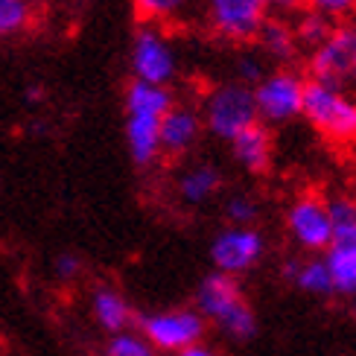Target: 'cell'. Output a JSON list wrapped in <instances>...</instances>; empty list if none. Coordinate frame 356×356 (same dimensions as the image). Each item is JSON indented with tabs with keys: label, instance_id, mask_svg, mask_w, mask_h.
I'll list each match as a JSON object with an SVG mask.
<instances>
[{
	"label": "cell",
	"instance_id": "obj_31",
	"mask_svg": "<svg viewBox=\"0 0 356 356\" xmlns=\"http://www.w3.org/2000/svg\"><path fill=\"white\" fill-rule=\"evenodd\" d=\"M353 313H356V295H353Z\"/></svg>",
	"mask_w": 356,
	"mask_h": 356
},
{
	"label": "cell",
	"instance_id": "obj_20",
	"mask_svg": "<svg viewBox=\"0 0 356 356\" xmlns=\"http://www.w3.org/2000/svg\"><path fill=\"white\" fill-rule=\"evenodd\" d=\"M330 29H333V21L327 18V15L313 12V9H307V6H301L298 12H295L292 33H295V38H298V47L313 50L316 44H321L324 38L330 35Z\"/></svg>",
	"mask_w": 356,
	"mask_h": 356
},
{
	"label": "cell",
	"instance_id": "obj_2",
	"mask_svg": "<svg viewBox=\"0 0 356 356\" xmlns=\"http://www.w3.org/2000/svg\"><path fill=\"white\" fill-rule=\"evenodd\" d=\"M301 117L324 140L339 146L356 143V94H348L345 85L307 79Z\"/></svg>",
	"mask_w": 356,
	"mask_h": 356
},
{
	"label": "cell",
	"instance_id": "obj_15",
	"mask_svg": "<svg viewBox=\"0 0 356 356\" xmlns=\"http://www.w3.org/2000/svg\"><path fill=\"white\" fill-rule=\"evenodd\" d=\"M254 44L257 50L263 53V58H269L275 65H289L295 62V56H298V38L292 33V24L286 18H280V15H269V18L263 21L260 33L254 35Z\"/></svg>",
	"mask_w": 356,
	"mask_h": 356
},
{
	"label": "cell",
	"instance_id": "obj_22",
	"mask_svg": "<svg viewBox=\"0 0 356 356\" xmlns=\"http://www.w3.org/2000/svg\"><path fill=\"white\" fill-rule=\"evenodd\" d=\"M106 356H155V348L149 345V339L135 330H120L111 333L108 345H106Z\"/></svg>",
	"mask_w": 356,
	"mask_h": 356
},
{
	"label": "cell",
	"instance_id": "obj_9",
	"mask_svg": "<svg viewBox=\"0 0 356 356\" xmlns=\"http://www.w3.org/2000/svg\"><path fill=\"white\" fill-rule=\"evenodd\" d=\"M207 254H211V263H213L216 272L240 277L263 260L266 236L254 225H228L213 236Z\"/></svg>",
	"mask_w": 356,
	"mask_h": 356
},
{
	"label": "cell",
	"instance_id": "obj_13",
	"mask_svg": "<svg viewBox=\"0 0 356 356\" xmlns=\"http://www.w3.org/2000/svg\"><path fill=\"white\" fill-rule=\"evenodd\" d=\"M231 155L245 172L251 175H263L266 170L272 167V155H275V138L272 129L266 123H251L245 126L240 135L231 138Z\"/></svg>",
	"mask_w": 356,
	"mask_h": 356
},
{
	"label": "cell",
	"instance_id": "obj_16",
	"mask_svg": "<svg viewBox=\"0 0 356 356\" xmlns=\"http://www.w3.org/2000/svg\"><path fill=\"white\" fill-rule=\"evenodd\" d=\"M222 187V172L213 164H190L181 170L175 181V193L178 199L190 207H199L207 204Z\"/></svg>",
	"mask_w": 356,
	"mask_h": 356
},
{
	"label": "cell",
	"instance_id": "obj_19",
	"mask_svg": "<svg viewBox=\"0 0 356 356\" xmlns=\"http://www.w3.org/2000/svg\"><path fill=\"white\" fill-rule=\"evenodd\" d=\"M35 0H0V41H12L29 33L35 24Z\"/></svg>",
	"mask_w": 356,
	"mask_h": 356
},
{
	"label": "cell",
	"instance_id": "obj_29",
	"mask_svg": "<svg viewBox=\"0 0 356 356\" xmlns=\"http://www.w3.org/2000/svg\"><path fill=\"white\" fill-rule=\"evenodd\" d=\"M29 102H41L44 99V91H41V88L38 85H33V88H26V94H24Z\"/></svg>",
	"mask_w": 356,
	"mask_h": 356
},
{
	"label": "cell",
	"instance_id": "obj_14",
	"mask_svg": "<svg viewBox=\"0 0 356 356\" xmlns=\"http://www.w3.org/2000/svg\"><path fill=\"white\" fill-rule=\"evenodd\" d=\"M126 146L129 158L138 170L155 167L164 152H161V117L149 114H126Z\"/></svg>",
	"mask_w": 356,
	"mask_h": 356
},
{
	"label": "cell",
	"instance_id": "obj_23",
	"mask_svg": "<svg viewBox=\"0 0 356 356\" xmlns=\"http://www.w3.org/2000/svg\"><path fill=\"white\" fill-rule=\"evenodd\" d=\"M257 213H260V204L248 193H236V196L225 202V219L231 225H254Z\"/></svg>",
	"mask_w": 356,
	"mask_h": 356
},
{
	"label": "cell",
	"instance_id": "obj_8",
	"mask_svg": "<svg viewBox=\"0 0 356 356\" xmlns=\"http://www.w3.org/2000/svg\"><path fill=\"white\" fill-rule=\"evenodd\" d=\"M353 58H356V24L353 21L333 24L330 35L309 50L307 73L309 79H318V82L348 85Z\"/></svg>",
	"mask_w": 356,
	"mask_h": 356
},
{
	"label": "cell",
	"instance_id": "obj_4",
	"mask_svg": "<svg viewBox=\"0 0 356 356\" xmlns=\"http://www.w3.org/2000/svg\"><path fill=\"white\" fill-rule=\"evenodd\" d=\"M304 85H307V79L286 65L266 70L263 76L251 85L257 120L266 126H286L292 120H298L301 108H304Z\"/></svg>",
	"mask_w": 356,
	"mask_h": 356
},
{
	"label": "cell",
	"instance_id": "obj_26",
	"mask_svg": "<svg viewBox=\"0 0 356 356\" xmlns=\"http://www.w3.org/2000/svg\"><path fill=\"white\" fill-rule=\"evenodd\" d=\"M53 275L58 284H73L79 275H82V260L79 254H73V251H62V254H56L53 260Z\"/></svg>",
	"mask_w": 356,
	"mask_h": 356
},
{
	"label": "cell",
	"instance_id": "obj_10",
	"mask_svg": "<svg viewBox=\"0 0 356 356\" xmlns=\"http://www.w3.org/2000/svg\"><path fill=\"white\" fill-rule=\"evenodd\" d=\"M286 234L289 240L309 251V254H321L324 248L333 240V219L327 211V202L313 196V193H304L289 207H286Z\"/></svg>",
	"mask_w": 356,
	"mask_h": 356
},
{
	"label": "cell",
	"instance_id": "obj_11",
	"mask_svg": "<svg viewBox=\"0 0 356 356\" xmlns=\"http://www.w3.org/2000/svg\"><path fill=\"white\" fill-rule=\"evenodd\" d=\"M336 295H356V213L333 222V240L321 251Z\"/></svg>",
	"mask_w": 356,
	"mask_h": 356
},
{
	"label": "cell",
	"instance_id": "obj_6",
	"mask_svg": "<svg viewBox=\"0 0 356 356\" xmlns=\"http://www.w3.org/2000/svg\"><path fill=\"white\" fill-rule=\"evenodd\" d=\"M207 29L228 44H251L269 18L266 0H202Z\"/></svg>",
	"mask_w": 356,
	"mask_h": 356
},
{
	"label": "cell",
	"instance_id": "obj_21",
	"mask_svg": "<svg viewBox=\"0 0 356 356\" xmlns=\"http://www.w3.org/2000/svg\"><path fill=\"white\" fill-rule=\"evenodd\" d=\"M196 0H131V9L138 12L140 21L152 24H175L193 9Z\"/></svg>",
	"mask_w": 356,
	"mask_h": 356
},
{
	"label": "cell",
	"instance_id": "obj_7",
	"mask_svg": "<svg viewBox=\"0 0 356 356\" xmlns=\"http://www.w3.org/2000/svg\"><path fill=\"white\" fill-rule=\"evenodd\" d=\"M140 333L149 339L155 350L178 353L202 342L207 333V321L196 307H172V309H158V313H146L140 318Z\"/></svg>",
	"mask_w": 356,
	"mask_h": 356
},
{
	"label": "cell",
	"instance_id": "obj_24",
	"mask_svg": "<svg viewBox=\"0 0 356 356\" xmlns=\"http://www.w3.org/2000/svg\"><path fill=\"white\" fill-rule=\"evenodd\" d=\"M266 73V58H263V53L257 50H245V53H240L236 56V62H234V79H240V82H245V85H254L260 76Z\"/></svg>",
	"mask_w": 356,
	"mask_h": 356
},
{
	"label": "cell",
	"instance_id": "obj_30",
	"mask_svg": "<svg viewBox=\"0 0 356 356\" xmlns=\"http://www.w3.org/2000/svg\"><path fill=\"white\" fill-rule=\"evenodd\" d=\"M348 82L353 85V94H356V58H353V67H350V79Z\"/></svg>",
	"mask_w": 356,
	"mask_h": 356
},
{
	"label": "cell",
	"instance_id": "obj_3",
	"mask_svg": "<svg viewBox=\"0 0 356 356\" xmlns=\"http://www.w3.org/2000/svg\"><path fill=\"white\" fill-rule=\"evenodd\" d=\"M202 123L204 131H211L216 140H231L236 138L245 126L257 123V108H254V94L251 85L240 79H228V82H216L204 91L202 97Z\"/></svg>",
	"mask_w": 356,
	"mask_h": 356
},
{
	"label": "cell",
	"instance_id": "obj_5",
	"mask_svg": "<svg viewBox=\"0 0 356 356\" xmlns=\"http://www.w3.org/2000/svg\"><path fill=\"white\" fill-rule=\"evenodd\" d=\"M129 65L135 79L152 82V85H172L178 76V50L172 38L167 35L164 24L143 21L135 35H131V50H129Z\"/></svg>",
	"mask_w": 356,
	"mask_h": 356
},
{
	"label": "cell",
	"instance_id": "obj_27",
	"mask_svg": "<svg viewBox=\"0 0 356 356\" xmlns=\"http://www.w3.org/2000/svg\"><path fill=\"white\" fill-rule=\"evenodd\" d=\"M269 3V12L272 15H280V18H286V15H295L301 6H304V0H266Z\"/></svg>",
	"mask_w": 356,
	"mask_h": 356
},
{
	"label": "cell",
	"instance_id": "obj_18",
	"mask_svg": "<svg viewBox=\"0 0 356 356\" xmlns=\"http://www.w3.org/2000/svg\"><path fill=\"white\" fill-rule=\"evenodd\" d=\"M286 277L295 284V289H301L307 295H333V280L330 269L324 257H307L301 263H289L286 266Z\"/></svg>",
	"mask_w": 356,
	"mask_h": 356
},
{
	"label": "cell",
	"instance_id": "obj_25",
	"mask_svg": "<svg viewBox=\"0 0 356 356\" xmlns=\"http://www.w3.org/2000/svg\"><path fill=\"white\" fill-rule=\"evenodd\" d=\"M304 6L313 9V12L327 15L330 21H345L348 15H353L356 0H304Z\"/></svg>",
	"mask_w": 356,
	"mask_h": 356
},
{
	"label": "cell",
	"instance_id": "obj_17",
	"mask_svg": "<svg viewBox=\"0 0 356 356\" xmlns=\"http://www.w3.org/2000/svg\"><path fill=\"white\" fill-rule=\"evenodd\" d=\"M91 316L106 333H120V330L131 327V321H135V309H131V304L117 289L97 286L91 292Z\"/></svg>",
	"mask_w": 356,
	"mask_h": 356
},
{
	"label": "cell",
	"instance_id": "obj_1",
	"mask_svg": "<svg viewBox=\"0 0 356 356\" xmlns=\"http://www.w3.org/2000/svg\"><path fill=\"white\" fill-rule=\"evenodd\" d=\"M196 309L231 342H251L257 336V316L234 275L213 269L207 277H202L196 289Z\"/></svg>",
	"mask_w": 356,
	"mask_h": 356
},
{
	"label": "cell",
	"instance_id": "obj_28",
	"mask_svg": "<svg viewBox=\"0 0 356 356\" xmlns=\"http://www.w3.org/2000/svg\"><path fill=\"white\" fill-rule=\"evenodd\" d=\"M175 356H219L213 348H207L204 342H196V345H190V348H184V350H178Z\"/></svg>",
	"mask_w": 356,
	"mask_h": 356
},
{
	"label": "cell",
	"instance_id": "obj_12",
	"mask_svg": "<svg viewBox=\"0 0 356 356\" xmlns=\"http://www.w3.org/2000/svg\"><path fill=\"white\" fill-rule=\"evenodd\" d=\"M204 135V123L196 106L187 102H172L167 114L161 117V152L181 158L190 149H196Z\"/></svg>",
	"mask_w": 356,
	"mask_h": 356
}]
</instances>
